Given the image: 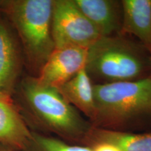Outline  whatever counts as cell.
<instances>
[{
  "instance_id": "7a4b0ae2",
  "label": "cell",
  "mask_w": 151,
  "mask_h": 151,
  "mask_svg": "<svg viewBox=\"0 0 151 151\" xmlns=\"http://www.w3.org/2000/svg\"><path fill=\"white\" fill-rule=\"evenodd\" d=\"M147 52L120 36L101 37L88 48L86 70L94 84L140 80L151 69Z\"/></svg>"
},
{
  "instance_id": "6da1fadb",
  "label": "cell",
  "mask_w": 151,
  "mask_h": 151,
  "mask_svg": "<svg viewBox=\"0 0 151 151\" xmlns=\"http://www.w3.org/2000/svg\"><path fill=\"white\" fill-rule=\"evenodd\" d=\"M95 116L92 125L124 131L138 120L151 118V78L94 84Z\"/></svg>"
},
{
  "instance_id": "4fadbf2b",
  "label": "cell",
  "mask_w": 151,
  "mask_h": 151,
  "mask_svg": "<svg viewBox=\"0 0 151 151\" xmlns=\"http://www.w3.org/2000/svg\"><path fill=\"white\" fill-rule=\"evenodd\" d=\"M23 151H93L92 148L72 144L40 132L32 131V139Z\"/></svg>"
},
{
  "instance_id": "8fae6325",
  "label": "cell",
  "mask_w": 151,
  "mask_h": 151,
  "mask_svg": "<svg viewBox=\"0 0 151 151\" xmlns=\"http://www.w3.org/2000/svg\"><path fill=\"white\" fill-rule=\"evenodd\" d=\"M93 86L84 68L58 89L68 102L89 118L91 124L96 111Z\"/></svg>"
},
{
  "instance_id": "3957f363",
  "label": "cell",
  "mask_w": 151,
  "mask_h": 151,
  "mask_svg": "<svg viewBox=\"0 0 151 151\" xmlns=\"http://www.w3.org/2000/svg\"><path fill=\"white\" fill-rule=\"evenodd\" d=\"M22 92L37 122L58 139L83 145L92 127L60 91L43 86L36 78L24 79Z\"/></svg>"
},
{
  "instance_id": "8992f818",
  "label": "cell",
  "mask_w": 151,
  "mask_h": 151,
  "mask_svg": "<svg viewBox=\"0 0 151 151\" xmlns=\"http://www.w3.org/2000/svg\"><path fill=\"white\" fill-rule=\"evenodd\" d=\"M88 48L80 47L55 48L36 77L43 86L58 90L86 68Z\"/></svg>"
},
{
  "instance_id": "52a82bcc",
  "label": "cell",
  "mask_w": 151,
  "mask_h": 151,
  "mask_svg": "<svg viewBox=\"0 0 151 151\" xmlns=\"http://www.w3.org/2000/svg\"><path fill=\"white\" fill-rule=\"evenodd\" d=\"M32 139V130L11 101L0 93V144L16 151H23Z\"/></svg>"
},
{
  "instance_id": "2e32d148",
  "label": "cell",
  "mask_w": 151,
  "mask_h": 151,
  "mask_svg": "<svg viewBox=\"0 0 151 151\" xmlns=\"http://www.w3.org/2000/svg\"><path fill=\"white\" fill-rule=\"evenodd\" d=\"M150 66H151V52L150 53ZM150 73H151V69H150ZM150 78H151V74H150Z\"/></svg>"
},
{
  "instance_id": "ba28073f",
  "label": "cell",
  "mask_w": 151,
  "mask_h": 151,
  "mask_svg": "<svg viewBox=\"0 0 151 151\" xmlns=\"http://www.w3.org/2000/svg\"><path fill=\"white\" fill-rule=\"evenodd\" d=\"M101 37L113 36L122 26L121 2L113 0H73Z\"/></svg>"
},
{
  "instance_id": "5b68a950",
  "label": "cell",
  "mask_w": 151,
  "mask_h": 151,
  "mask_svg": "<svg viewBox=\"0 0 151 151\" xmlns=\"http://www.w3.org/2000/svg\"><path fill=\"white\" fill-rule=\"evenodd\" d=\"M51 31L55 48H89L101 37L73 0H52Z\"/></svg>"
},
{
  "instance_id": "277c9868",
  "label": "cell",
  "mask_w": 151,
  "mask_h": 151,
  "mask_svg": "<svg viewBox=\"0 0 151 151\" xmlns=\"http://www.w3.org/2000/svg\"><path fill=\"white\" fill-rule=\"evenodd\" d=\"M0 4L18 32L29 63L40 71L55 49L52 0H11Z\"/></svg>"
},
{
  "instance_id": "9a60e30c",
  "label": "cell",
  "mask_w": 151,
  "mask_h": 151,
  "mask_svg": "<svg viewBox=\"0 0 151 151\" xmlns=\"http://www.w3.org/2000/svg\"><path fill=\"white\" fill-rule=\"evenodd\" d=\"M0 151H16L14 150H12V149L7 148V147H5L2 146L1 144H0Z\"/></svg>"
},
{
  "instance_id": "7c38bea8",
  "label": "cell",
  "mask_w": 151,
  "mask_h": 151,
  "mask_svg": "<svg viewBox=\"0 0 151 151\" xmlns=\"http://www.w3.org/2000/svg\"><path fill=\"white\" fill-rule=\"evenodd\" d=\"M97 142H107L122 151H151V132L134 133L92 127L83 146H90Z\"/></svg>"
},
{
  "instance_id": "9c48e42d",
  "label": "cell",
  "mask_w": 151,
  "mask_h": 151,
  "mask_svg": "<svg viewBox=\"0 0 151 151\" xmlns=\"http://www.w3.org/2000/svg\"><path fill=\"white\" fill-rule=\"evenodd\" d=\"M122 26L123 33L134 36L151 52V0H123Z\"/></svg>"
},
{
  "instance_id": "30bf717a",
  "label": "cell",
  "mask_w": 151,
  "mask_h": 151,
  "mask_svg": "<svg viewBox=\"0 0 151 151\" xmlns=\"http://www.w3.org/2000/svg\"><path fill=\"white\" fill-rule=\"evenodd\" d=\"M20 67V58L14 36L0 20V93L11 97Z\"/></svg>"
},
{
  "instance_id": "5bb4252c",
  "label": "cell",
  "mask_w": 151,
  "mask_h": 151,
  "mask_svg": "<svg viewBox=\"0 0 151 151\" xmlns=\"http://www.w3.org/2000/svg\"><path fill=\"white\" fill-rule=\"evenodd\" d=\"M93 151H122L118 147L107 142H97L89 146Z\"/></svg>"
}]
</instances>
